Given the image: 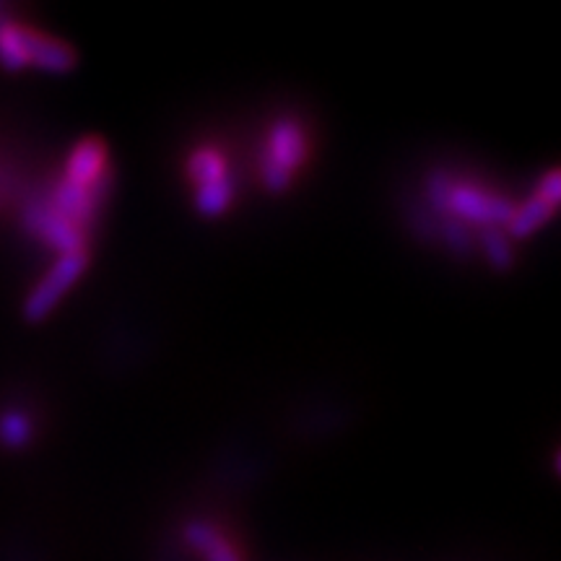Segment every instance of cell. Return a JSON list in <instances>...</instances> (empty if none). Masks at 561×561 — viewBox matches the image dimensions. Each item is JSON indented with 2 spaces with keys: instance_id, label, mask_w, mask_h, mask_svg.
I'll return each mask as SVG.
<instances>
[{
  "instance_id": "cell-1",
  "label": "cell",
  "mask_w": 561,
  "mask_h": 561,
  "mask_svg": "<svg viewBox=\"0 0 561 561\" xmlns=\"http://www.w3.org/2000/svg\"><path fill=\"white\" fill-rule=\"evenodd\" d=\"M110 187L107 146L83 138L70 149L66 172L47 198L26 203L21 221L34 240L58 252H87V234L100 219Z\"/></svg>"
},
{
  "instance_id": "cell-2",
  "label": "cell",
  "mask_w": 561,
  "mask_h": 561,
  "mask_svg": "<svg viewBox=\"0 0 561 561\" xmlns=\"http://www.w3.org/2000/svg\"><path fill=\"white\" fill-rule=\"evenodd\" d=\"M432 201L439 210L450 216V224L460 227L479 229H500V224L507 227L512 214H515V203H510L504 195L489 193L486 187L468 185V182H455L445 174H437L430 185Z\"/></svg>"
},
{
  "instance_id": "cell-3",
  "label": "cell",
  "mask_w": 561,
  "mask_h": 561,
  "mask_svg": "<svg viewBox=\"0 0 561 561\" xmlns=\"http://www.w3.org/2000/svg\"><path fill=\"white\" fill-rule=\"evenodd\" d=\"M307 153H310V140L307 130L297 121L284 117L271 125L268 140L263 146L261 174L265 191L284 193L297 178V172L305 167Z\"/></svg>"
},
{
  "instance_id": "cell-4",
  "label": "cell",
  "mask_w": 561,
  "mask_h": 561,
  "mask_svg": "<svg viewBox=\"0 0 561 561\" xmlns=\"http://www.w3.org/2000/svg\"><path fill=\"white\" fill-rule=\"evenodd\" d=\"M187 180L193 182V201L201 216L216 219L234 201V182H231L227 157L221 151L198 149L187 161Z\"/></svg>"
},
{
  "instance_id": "cell-5",
  "label": "cell",
  "mask_w": 561,
  "mask_h": 561,
  "mask_svg": "<svg viewBox=\"0 0 561 561\" xmlns=\"http://www.w3.org/2000/svg\"><path fill=\"white\" fill-rule=\"evenodd\" d=\"M87 252H70V255H58L53 268L39 278V284L24 299V318L30 322H42L58 310L62 297L79 284L83 271H87Z\"/></svg>"
},
{
  "instance_id": "cell-6",
  "label": "cell",
  "mask_w": 561,
  "mask_h": 561,
  "mask_svg": "<svg viewBox=\"0 0 561 561\" xmlns=\"http://www.w3.org/2000/svg\"><path fill=\"white\" fill-rule=\"evenodd\" d=\"M559 195H561L559 172L551 170L543 178L541 185L536 187V193H533L525 203H520V206H515V214H512V219L507 224L510 234L520 237L523 240V237H530L533 231L541 229L543 224L557 214Z\"/></svg>"
},
{
  "instance_id": "cell-7",
  "label": "cell",
  "mask_w": 561,
  "mask_h": 561,
  "mask_svg": "<svg viewBox=\"0 0 561 561\" xmlns=\"http://www.w3.org/2000/svg\"><path fill=\"white\" fill-rule=\"evenodd\" d=\"M185 538L206 561H242L240 551H237L214 525L191 523L185 530Z\"/></svg>"
},
{
  "instance_id": "cell-8",
  "label": "cell",
  "mask_w": 561,
  "mask_h": 561,
  "mask_svg": "<svg viewBox=\"0 0 561 561\" xmlns=\"http://www.w3.org/2000/svg\"><path fill=\"white\" fill-rule=\"evenodd\" d=\"M34 437V424L30 419V413L19 411V409H9L0 413V445L5 450H24Z\"/></svg>"
},
{
  "instance_id": "cell-9",
  "label": "cell",
  "mask_w": 561,
  "mask_h": 561,
  "mask_svg": "<svg viewBox=\"0 0 561 561\" xmlns=\"http://www.w3.org/2000/svg\"><path fill=\"white\" fill-rule=\"evenodd\" d=\"M481 250L496 268H507L512 263L510 244L504 240V234H500V229H481Z\"/></svg>"
}]
</instances>
